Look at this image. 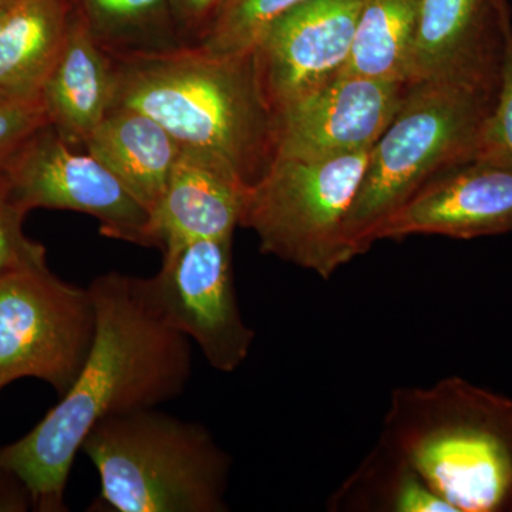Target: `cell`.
<instances>
[{
	"mask_svg": "<svg viewBox=\"0 0 512 512\" xmlns=\"http://www.w3.org/2000/svg\"><path fill=\"white\" fill-rule=\"evenodd\" d=\"M143 301L200 348L218 372H235L251 352L254 330L239 311L232 238L200 239L163 252L151 278H136Z\"/></svg>",
	"mask_w": 512,
	"mask_h": 512,
	"instance_id": "cell-8",
	"label": "cell"
},
{
	"mask_svg": "<svg viewBox=\"0 0 512 512\" xmlns=\"http://www.w3.org/2000/svg\"><path fill=\"white\" fill-rule=\"evenodd\" d=\"M508 0H420L409 84L426 80L497 87Z\"/></svg>",
	"mask_w": 512,
	"mask_h": 512,
	"instance_id": "cell-13",
	"label": "cell"
},
{
	"mask_svg": "<svg viewBox=\"0 0 512 512\" xmlns=\"http://www.w3.org/2000/svg\"><path fill=\"white\" fill-rule=\"evenodd\" d=\"M303 2L308 0H224L198 45L212 52H248L274 20Z\"/></svg>",
	"mask_w": 512,
	"mask_h": 512,
	"instance_id": "cell-21",
	"label": "cell"
},
{
	"mask_svg": "<svg viewBox=\"0 0 512 512\" xmlns=\"http://www.w3.org/2000/svg\"><path fill=\"white\" fill-rule=\"evenodd\" d=\"M113 100V60L74 10L62 52L40 90L47 121L67 144L84 147Z\"/></svg>",
	"mask_w": 512,
	"mask_h": 512,
	"instance_id": "cell-15",
	"label": "cell"
},
{
	"mask_svg": "<svg viewBox=\"0 0 512 512\" xmlns=\"http://www.w3.org/2000/svg\"><path fill=\"white\" fill-rule=\"evenodd\" d=\"M87 289L96 333L79 376L36 427L0 448V473L22 485L37 511L66 510L74 458L97 424L171 402L191 379V340L151 311L136 276L107 272Z\"/></svg>",
	"mask_w": 512,
	"mask_h": 512,
	"instance_id": "cell-1",
	"label": "cell"
},
{
	"mask_svg": "<svg viewBox=\"0 0 512 512\" xmlns=\"http://www.w3.org/2000/svg\"><path fill=\"white\" fill-rule=\"evenodd\" d=\"M110 57L111 107L147 114L181 146L217 151L248 185L274 163V114L259 89L252 50L220 53L185 45Z\"/></svg>",
	"mask_w": 512,
	"mask_h": 512,
	"instance_id": "cell-2",
	"label": "cell"
},
{
	"mask_svg": "<svg viewBox=\"0 0 512 512\" xmlns=\"http://www.w3.org/2000/svg\"><path fill=\"white\" fill-rule=\"evenodd\" d=\"M73 13V0H10L0 28V99L40 100Z\"/></svg>",
	"mask_w": 512,
	"mask_h": 512,
	"instance_id": "cell-17",
	"label": "cell"
},
{
	"mask_svg": "<svg viewBox=\"0 0 512 512\" xmlns=\"http://www.w3.org/2000/svg\"><path fill=\"white\" fill-rule=\"evenodd\" d=\"M370 151L275 157L264 177L249 185L239 225L255 232L264 254L329 279L356 258L345 227Z\"/></svg>",
	"mask_w": 512,
	"mask_h": 512,
	"instance_id": "cell-6",
	"label": "cell"
},
{
	"mask_svg": "<svg viewBox=\"0 0 512 512\" xmlns=\"http://www.w3.org/2000/svg\"><path fill=\"white\" fill-rule=\"evenodd\" d=\"M3 161H0V167H2Z\"/></svg>",
	"mask_w": 512,
	"mask_h": 512,
	"instance_id": "cell-28",
	"label": "cell"
},
{
	"mask_svg": "<svg viewBox=\"0 0 512 512\" xmlns=\"http://www.w3.org/2000/svg\"><path fill=\"white\" fill-rule=\"evenodd\" d=\"M512 231V165L476 160L434 178L377 228L375 242L413 235L453 239Z\"/></svg>",
	"mask_w": 512,
	"mask_h": 512,
	"instance_id": "cell-12",
	"label": "cell"
},
{
	"mask_svg": "<svg viewBox=\"0 0 512 512\" xmlns=\"http://www.w3.org/2000/svg\"><path fill=\"white\" fill-rule=\"evenodd\" d=\"M365 0H308L274 20L252 47L272 114L342 73Z\"/></svg>",
	"mask_w": 512,
	"mask_h": 512,
	"instance_id": "cell-10",
	"label": "cell"
},
{
	"mask_svg": "<svg viewBox=\"0 0 512 512\" xmlns=\"http://www.w3.org/2000/svg\"><path fill=\"white\" fill-rule=\"evenodd\" d=\"M94 333L89 289L67 284L49 266L0 276V390L33 377L62 397L79 376Z\"/></svg>",
	"mask_w": 512,
	"mask_h": 512,
	"instance_id": "cell-7",
	"label": "cell"
},
{
	"mask_svg": "<svg viewBox=\"0 0 512 512\" xmlns=\"http://www.w3.org/2000/svg\"><path fill=\"white\" fill-rule=\"evenodd\" d=\"M9 3H5V5H0V28H2L3 20H5L6 12H8ZM2 99H0V103H2Z\"/></svg>",
	"mask_w": 512,
	"mask_h": 512,
	"instance_id": "cell-26",
	"label": "cell"
},
{
	"mask_svg": "<svg viewBox=\"0 0 512 512\" xmlns=\"http://www.w3.org/2000/svg\"><path fill=\"white\" fill-rule=\"evenodd\" d=\"M97 45L110 56L185 46L170 0H73Z\"/></svg>",
	"mask_w": 512,
	"mask_h": 512,
	"instance_id": "cell-19",
	"label": "cell"
},
{
	"mask_svg": "<svg viewBox=\"0 0 512 512\" xmlns=\"http://www.w3.org/2000/svg\"><path fill=\"white\" fill-rule=\"evenodd\" d=\"M10 2V0H0V5H5V3Z\"/></svg>",
	"mask_w": 512,
	"mask_h": 512,
	"instance_id": "cell-27",
	"label": "cell"
},
{
	"mask_svg": "<svg viewBox=\"0 0 512 512\" xmlns=\"http://www.w3.org/2000/svg\"><path fill=\"white\" fill-rule=\"evenodd\" d=\"M249 185L231 161L207 148L181 146L148 228L161 252L200 241L232 238Z\"/></svg>",
	"mask_w": 512,
	"mask_h": 512,
	"instance_id": "cell-14",
	"label": "cell"
},
{
	"mask_svg": "<svg viewBox=\"0 0 512 512\" xmlns=\"http://www.w3.org/2000/svg\"><path fill=\"white\" fill-rule=\"evenodd\" d=\"M45 109L39 101H2L0 103V161L15 150L37 128L45 126Z\"/></svg>",
	"mask_w": 512,
	"mask_h": 512,
	"instance_id": "cell-24",
	"label": "cell"
},
{
	"mask_svg": "<svg viewBox=\"0 0 512 512\" xmlns=\"http://www.w3.org/2000/svg\"><path fill=\"white\" fill-rule=\"evenodd\" d=\"M114 512H224L231 458L202 424L154 409L109 417L82 450Z\"/></svg>",
	"mask_w": 512,
	"mask_h": 512,
	"instance_id": "cell-5",
	"label": "cell"
},
{
	"mask_svg": "<svg viewBox=\"0 0 512 512\" xmlns=\"http://www.w3.org/2000/svg\"><path fill=\"white\" fill-rule=\"evenodd\" d=\"M26 215L28 212L10 198L0 175V276L47 266L46 248L23 231Z\"/></svg>",
	"mask_w": 512,
	"mask_h": 512,
	"instance_id": "cell-23",
	"label": "cell"
},
{
	"mask_svg": "<svg viewBox=\"0 0 512 512\" xmlns=\"http://www.w3.org/2000/svg\"><path fill=\"white\" fill-rule=\"evenodd\" d=\"M329 507L349 511L453 512L450 505L382 441L340 485Z\"/></svg>",
	"mask_w": 512,
	"mask_h": 512,
	"instance_id": "cell-20",
	"label": "cell"
},
{
	"mask_svg": "<svg viewBox=\"0 0 512 512\" xmlns=\"http://www.w3.org/2000/svg\"><path fill=\"white\" fill-rule=\"evenodd\" d=\"M185 45H198L224 0H170Z\"/></svg>",
	"mask_w": 512,
	"mask_h": 512,
	"instance_id": "cell-25",
	"label": "cell"
},
{
	"mask_svg": "<svg viewBox=\"0 0 512 512\" xmlns=\"http://www.w3.org/2000/svg\"><path fill=\"white\" fill-rule=\"evenodd\" d=\"M477 158L512 165V22L505 28L497 97L485 123Z\"/></svg>",
	"mask_w": 512,
	"mask_h": 512,
	"instance_id": "cell-22",
	"label": "cell"
},
{
	"mask_svg": "<svg viewBox=\"0 0 512 512\" xmlns=\"http://www.w3.org/2000/svg\"><path fill=\"white\" fill-rule=\"evenodd\" d=\"M497 90L453 80L407 84L400 109L370 151L346 220L356 256L375 244L377 228L424 185L476 160Z\"/></svg>",
	"mask_w": 512,
	"mask_h": 512,
	"instance_id": "cell-4",
	"label": "cell"
},
{
	"mask_svg": "<svg viewBox=\"0 0 512 512\" xmlns=\"http://www.w3.org/2000/svg\"><path fill=\"white\" fill-rule=\"evenodd\" d=\"M10 198L26 212L46 208L82 212L106 237L150 247V212L100 161L80 154L45 124L3 161Z\"/></svg>",
	"mask_w": 512,
	"mask_h": 512,
	"instance_id": "cell-9",
	"label": "cell"
},
{
	"mask_svg": "<svg viewBox=\"0 0 512 512\" xmlns=\"http://www.w3.org/2000/svg\"><path fill=\"white\" fill-rule=\"evenodd\" d=\"M148 212L163 198L181 144L160 123L130 107H111L84 144Z\"/></svg>",
	"mask_w": 512,
	"mask_h": 512,
	"instance_id": "cell-16",
	"label": "cell"
},
{
	"mask_svg": "<svg viewBox=\"0 0 512 512\" xmlns=\"http://www.w3.org/2000/svg\"><path fill=\"white\" fill-rule=\"evenodd\" d=\"M407 84L339 74L274 114L276 157L323 158L372 150Z\"/></svg>",
	"mask_w": 512,
	"mask_h": 512,
	"instance_id": "cell-11",
	"label": "cell"
},
{
	"mask_svg": "<svg viewBox=\"0 0 512 512\" xmlns=\"http://www.w3.org/2000/svg\"><path fill=\"white\" fill-rule=\"evenodd\" d=\"M379 441L453 512H512V397L460 376L402 387Z\"/></svg>",
	"mask_w": 512,
	"mask_h": 512,
	"instance_id": "cell-3",
	"label": "cell"
},
{
	"mask_svg": "<svg viewBox=\"0 0 512 512\" xmlns=\"http://www.w3.org/2000/svg\"><path fill=\"white\" fill-rule=\"evenodd\" d=\"M420 0H365L342 73L409 84Z\"/></svg>",
	"mask_w": 512,
	"mask_h": 512,
	"instance_id": "cell-18",
	"label": "cell"
}]
</instances>
